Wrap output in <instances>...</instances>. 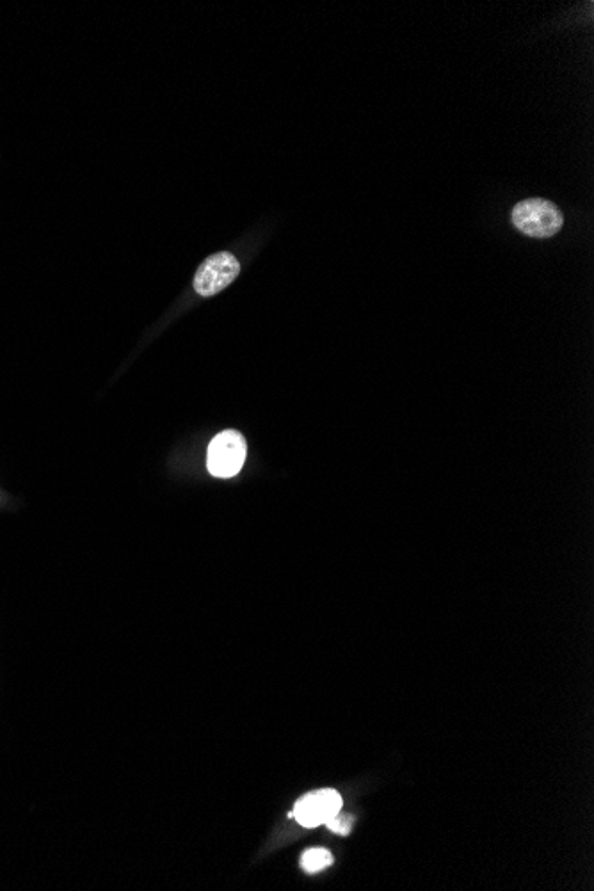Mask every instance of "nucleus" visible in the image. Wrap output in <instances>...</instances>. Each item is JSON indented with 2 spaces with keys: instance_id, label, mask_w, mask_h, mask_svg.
I'll return each instance as SVG.
<instances>
[{
  "instance_id": "nucleus-1",
  "label": "nucleus",
  "mask_w": 594,
  "mask_h": 891,
  "mask_svg": "<svg viewBox=\"0 0 594 891\" xmlns=\"http://www.w3.org/2000/svg\"><path fill=\"white\" fill-rule=\"evenodd\" d=\"M511 223L518 232L534 239H550L561 232L564 216L554 201L529 198L514 205Z\"/></svg>"
},
{
  "instance_id": "nucleus-2",
  "label": "nucleus",
  "mask_w": 594,
  "mask_h": 891,
  "mask_svg": "<svg viewBox=\"0 0 594 891\" xmlns=\"http://www.w3.org/2000/svg\"><path fill=\"white\" fill-rule=\"evenodd\" d=\"M248 445L241 433L237 431H223L217 434L210 442L209 454H207V466L209 472L221 479H228L239 474L246 461Z\"/></svg>"
},
{
  "instance_id": "nucleus-3",
  "label": "nucleus",
  "mask_w": 594,
  "mask_h": 891,
  "mask_svg": "<svg viewBox=\"0 0 594 891\" xmlns=\"http://www.w3.org/2000/svg\"><path fill=\"white\" fill-rule=\"evenodd\" d=\"M241 273L239 260L228 251H221L207 258L194 276V290L203 297L216 296L232 285Z\"/></svg>"
},
{
  "instance_id": "nucleus-4",
  "label": "nucleus",
  "mask_w": 594,
  "mask_h": 891,
  "mask_svg": "<svg viewBox=\"0 0 594 891\" xmlns=\"http://www.w3.org/2000/svg\"><path fill=\"white\" fill-rule=\"evenodd\" d=\"M342 803V795L337 790L324 788L301 797L290 817H294L303 827H319L342 811Z\"/></svg>"
},
{
  "instance_id": "nucleus-5",
  "label": "nucleus",
  "mask_w": 594,
  "mask_h": 891,
  "mask_svg": "<svg viewBox=\"0 0 594 891\" xmlns=\"http://www.w3.org/2000/svg\"><path fill=\"white\" fill-rule=\"evenodd\" d=\"M333 863V854L326 849H310L301 856V867L308 874L321 872L324 868L330 867Z\"/></svg>"
},
{
  "instance_id": "nucleus-6",
  "label": "nucleus",
  "mask_w": 594,
  "mask_h": 891,
  "mask_svg": "<svg viewBox=\"0 0 594 891\" xmlns=\"http://www.w3.org/2000/svg\"><path fill=\"white\" fill-rule=\"evenodd\" d=\"M326 826L328 829H331L333 833H337V835L347 836L351 833V826H353V817L351 815H342V813H337L335 817H331L328 822H326Z\"/></svg>"
}]
</instances>
